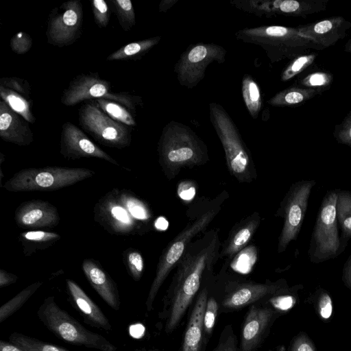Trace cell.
<instances>
[{"instance_id":"1","label":"cell","mask_w":351,"mask_h":351,"mask_svg":"<svg viewBox=\"0 0 351 351\" xmlns=\"http://www.w3.org/2000/svg\"><path fill=\"white\" fill-rule=\"evenodd\" d=\"M221 246L219 229H212L193 240L187 247L176 266L167 291L166 332H171L180 324L200 287L202 277L213 271L220 258Z\"/></svg>"},{"instance_id":"2","label":"cell","mask_w":351,"mask_h":351,"mask_svg":"<svg viewBox=\"0 0 351 351\" xmlns=\"http://www.w3.org/2000/svg\"><path fill=\"white\" fill-rule=\"evenodd\" d=\"M157 150L159 164L169 180L182 169L201 166L209 160L204 142L189 126L176 121L163 128Z\"/></svg>"},{"instance_id":"3","label":"cell","mask_w":351,"mask_h":351,"mask_svg":"<svg viewBox=\"0 0 351 351\" xmlns=\"http://www.w3.org/2000/svg\"><path fill=\"white\" fill-rule=\"evenodd\" d=\"M235 37L245 43L261 47L271 63L295 59L309 49L322 47L301 36L297 28L280 25H262L237 31Z\"/></svg>"},{"instance_id":"4","label":"cell","mask_w":351,"mask_h":351,"mask_svg":"<svg viewBox=\"0 0 351 351\" xmlns=\"http://www.w3.org/2000/svg\"><path fill=\"white\" fill-rule=\"evenodd\" d=\"M210 122L224 149L229 172L240 183H250L256 171L250 152L234 122L219 104H209Z\"/></svg>"},{"instance_id":"5","label":"cell","mask_w":351,"mask_h":351,"mask_svg":"<svg viewBox=\"0 0 351 351\" xmlns=\"http://www.w3.org/2000/svg\"><path fill=\"white\" fill-rule=\"evenodd\" d=\"M221 210V206L215 204L201 213L189 221L184 228L179 232L164 248L157 264L156 275L146 300V306L151 311L155 298L169 276L184 255L190 243L200 233L206 232L214 218Z\"/></svg>"},{"instance_id":"6","label":"cell","mask_w":351,"mask_h":351,"mask_svg":"<svg viewBox=\"0 0 351 351\" xmlns=\"http://www.w3.org/2000/svg\"><path fill=\"white\" fill-rule=\"evenodd\" d=\"M95 171L84 167H43L20 170L3 188L10 192L52 191L91 178Z\"/></svg>"},{"instance_id":"7","label":"cell","mask_w":351,"mask_h":351,"mask_svg":"<svg viewBox=\"0 0 351 351\" xmlns=\"http://www.w3.org/2000/svg\"><path fill=\"white\" fill-rule=\"evenodd\" d=\"M37 314L49 331L66 342L101 351L117 350V347L103 336L88 330L62 310L53 296L45 299Z\"/></svg>"},{"instance_id":"8","label":"cell","mask_w":351,"mask_h":351,"mask_svg":"<svg viewBox=\"0 0 351 351\" xmlns=\"http://www.w3.org/2000/svg\"><path fill=\"white\" fill-rule=\"evenodd\" d=\"M338 193L337 190L328 191L319 207L308 250L311 261L314 263L334 258L345 247L339 235L336 216Z\"/></svg>"},{"instance_id":"9","label":"cell","mask_w":351,"mask_h":351,"mask_svg":"<svg viewBox=\"0 0 351 351\" xmlns=\"http://www.w3.org/2000/svg\"><path fill=\"white\" fill-rule=\"evenodd\" d=\"M106 99L119 103L131 112L143 104L141 97L126 92H113L109 81L101 78L97 72L81 73L73 77L62 92L61 103L74 106L86 100Z\"/></svg>"},{"instance_id":"10","label":"cell","mask_w":351,"mask_h":351,"mask_svg":"<svg viewBox=\"0 0 351 351\" xmlns=\"http://www.w3.org/2000/svg\"><path fill=\"white\" fill-rule=\"evenodd\" d=\"M78 115L81 128L99 143L117 149L130 145V127L112 119L92 101L82 105Z\"/></svg>"},{"instance_id":"11","label":"cell","mask_w":351,"mask_h":351,"mask_svg":"<svg viewBox=\"0 0 351 351\" xmlns=\"http://www.w3.org/2000/svg\"><path fill=\"white\" fill-rule=\"evenodd\" d=\"M315 184L314 180H302L293 184L280 203L276 215L284 219V224L278 239V253L284 252L291 241L297 239Z\"/></svg>"},{"instance_id":"12","label":"cell","mask_w":351,"mask_h":351,"mask_svg":"<svg viewBox=\"0 0 351 351\" xmlns=\"http://www.w3.org/2000/svg\"><path fill=\"white\" fill-rule=\"evenodd\" d=\"M226 55L224 47L215 43L191 45L174 66L179 84L187 88L195 87L205 77L207 67L213 62L223 63Z\"/></svg>"},{"instance_id":"13","label":"cell","mask_w":351,"mask_h":351,"mask_svg":"<svg viewBox=\"0 0 351 351\" xmlns=\"http://www.w3.org/2000/svg\"><path fill=\"white\" fill-rule=\"evenodd\" d=\"M83 20V7L79 0H69L53 8L47 19V43L58 47L74 44L82 36Z\"/></svg>"},{"instance_id":"14","label":"cell","mask_w":351,"mask_h":351,"mask_svg":"<svg viewBox=\"0 0 351 351\" xmlns=\"http://www.w3.org/2000/svg\"><path fill=\"white\" fill-rule=\"evenodd\" d=\"M119 189L114 188L101 197L93 208V219L112 234L129 236L143 233L141 226L123 204Z\"/></svg>"},{"instance_id":"15","label":"cell","mask_w":351,"mask_h":351,"mask_svg":"<svg viewBox=\"0 0 351 351\" xmlns=\"http://www.w3.org/2000/svg\"><path fill=\"white\" fill-rule=\"evenodd\" d=\"M232 6L258 17L278 15L306 16L325 9L324 1L232 0Z\"/></svg>"},{"instance_id":"16","label":"cell","mask_w":351,"mask_h":351,"mask_svg":"<svg viewBox=\"0 0 351 351\" xmlns=\"http://www.w3.org/2000/svg\"><path fill=\"white\" fill-rule=\"evenodd\" d=\"M60 153L67 160L97 158L119 165L115 159L95 144L81 129L70 121L62 125Z\"/></svg>"},{"instance_id":"17","label":"cell","mask_w":351,"mask_h":351,"mask_svg":"<svg viewBox=\"0 0 351 351\" xmlns=\"http://www.w3.org/2000/svg\"><path fill=\"white\" fill-rule=\"evenodd\" d=\"M287 289V284L283 280L275 282L236 283L230 287L224 296L221 305L227 309H239L267 296L275 295Z\"/></svg>"},{"instance_id":"18","label":"cell","mask_w":351,"mask_h":351,"mask_svg":"<svg viewBox=\"0 0 351 351\" xmlns=\"http://www.w3.org/2000/svg\"><path fill=\"white\" fill-rule=\"evenodd\" d=\"M14 221L21 228L29 230L53 228L60 221L58 209L51 203L42 199H32L19 204L14 212Z\"/></svg>"},{"instance_id":"19","label":"cell","mask_w":351,"mask_h":351,"mask_svg":"<svg viewBox=\"0 0 351 351\" xmlns=\"http://www.w3.org/2000/svg\"><path fill=\"white\" fill-rule=\"evenodd\" d=\"M275 311L269 307L252 305L241 330L239 351H255L269 329Z\"/></svg>"},{"instance_id":"20","label":"cell","mask_w":351,"mask_h":351,"mask_svg":"<svg viewBox=\"0 0 351 351\" xmlns=\"http://www.w3.org/2000/svg\"><path fill=\"white\" fill-rule=\"evenodd\" d=\"M0 137L8 143L27 146L34 142V133L29 122L0 100Z\"/></svg>"},{"instance_id":"21","label":"cell","mask_w":351,"mask_h":351,"mask_svg":"<svg viewBox=\"0 0 351 351\" xmlns=\"http://www.w3.org/2000/svg\"><path fill=\"white\" fill-rule=\"evenodd\" d=\"M348 23L341 16L332 17L296 27L298 33L322 47L335 45L346 33Z\"/></svg>"},{"instance_id":"22","label":"cell","mask_w":351,"mask_h":351,"mask_svg":"<svg viewBox=\"0 0 351 351\" xmlns=\"http://www.w3.org/2000/svg\"><path fill=\"white\" fill-rule=\"evenodd\" d=\"M261 221V217L258 213L254 212L236 223L226 240L221 244L220 258H226L228 262L245 247L254 237Z\"/></svg>"},{"instance_id":"23","label":"cell","mask_w":351,"mask_h":351,"mask_svg":"<svg viewBox=\"0 0 351 351\" xmlns=\"http://www.w3.org/2000/svg\"><path fill=\"white\" fill-rule=\"evenodd\" d=\"M83 272L99 296L114 310L120 306L119 295L115 282L101 266L92 258H86L82 264Z\"/></svg>"},{"instance_id":"24","label":"cell","mask_w":351,"mask_h":351,"mask_svg":"<svg viewBox=\"0 0 351 351\" xmlns=\"http://www.w3.org/2000/svg\"><path fill=\"white\" fill-rule=\"evenodd\" d=\"M207 300L208 291L204 288L199 293L188 320L181 351H202L205 336L204 316Z\"/></svg>"},{"instance_id":"25","label":"cell","mask_w":351,"mask_h":351,"mask_svg":"<svg viewBox=\"0 0 351 351\" xmlns=\"http://www.w3.org/2000/svg\"><path fill=\"white\" fill-rule=\"evenodd\" d=\"M66 285L71 298L88 323L96 328L110 330L112 326L108 319L84 290L70 279L66 280Z\"/></svg>"},{"instance_id":"26","label":"cell","mask_w":351,"mask_h":351,"mask_svg":"<svg viewBox=\"0 0 351 351\" xmlns=\"http://www.w3.org/2000/svg\"><path fill=\"white\" fill-rule=\"evenodd\" d=\"M61 239V236L53 232L32 230L21 232L19 241L25 256H31L38 250H45Z\"/></svg>"},{"instance_id":"27","label":"cell","mask_w":351,"mask_h":351,"mask_svg":"<svg viewBox=\"0 0 351 351\" xmlns=\"http://www.w3.org/2000/svg\"><path fill=\"white\" fill-rule=\"evenodd\" d=\"M160 39V36H155L128 43L110 54L106 60L114 61L140 59L156 46Z\"/></svg>"},{"instance_id":"28","label":"cell","mask_w":351,"mask_h":351,"mask_svg":"<svg viewBox=\"0 0 351 351\" xmlns=\"http://www.w3.org/2000/svg\"><path fill=\"white\" fill-rule=\"evenodd\" d=\"M119 192L125 208L143 230L152 217L147 204L129 190L119 189Z\"/></svg>"},{"instance_id":"29","label":"cell","mask_w":351,"mask_h":351,"mask_svg":"<svg viewBox=\"0 0 351 351\" xmlns=\"http://www.w3.org/2000/svg\"><path fill=\"white\" fill-rule=\"evenodd\" d=\"M317 93L314 88L292 86L276 93L267 103L272 106H295L308 100Z\"/></svg>"},{"instance_id":"30","label":"cell","mask_w":351,"mask_h":351,"mask_svg":"<svg viewBox=\"0 0 351 351\" xmlns=\"http://www.w3.org/2000/svg\"><path fill=\"white\" fill-rule=\"evenodd\" d=\"M1 99L3 100L10 108L23 117L27 122L34 123L36 118L32 112L30 97L0 86Z\"/></svg>"},{"instance_id":"31","label":"cell","mask_w":351,"mask_h":351,"mask_svg":"<svg viewBox=\"0 0 351 351\" xmlns=\"http://www.w3.org/2000/svg\"><path fill=\"white\" fill-rule=\"evenodd\" d=\"M337 223L341 230V241L346 245V241L351 238V193L339 191L336 204Z\"/></svg>"},{"instance_id":"32","label":"cell","mask_w":351,"mask_h":351,"mask_svg":"<svg viewBox=\"0 0 351 351\" xmlns=\"http://www.w3.org/2000/svg\"><path fill=\"white\" fill-rule=\"evenodd\" d=\"M242 95L249 114L256 119L262 107L260 87L253 77L245 74L242 78Z\"/></svg>"},{"instance_id":"33","label":"cell","mask_w":351,"mask_h":351,"mask_svg":"<svg viewBox=\"0 0 351 351\" xmlns=\"http://www.w3.org/2000/svg\"><path fill=\"white\" fill-rule=\"evenodd\" d=\"M112 119L128 127L136 126V123L131 111L124 106L106 99L90 101Z\"/></svg>"},{"instance_id":"34","label":"cell","mask_w":351,"mask_h":351,"mask_svg":"<svg viewBox=\"0 0 351 351\" xmlns=\"http://www.w3.org/2000/svg\"><path fill=\"white\" fill-rule=\"evenodd\" d=\"M43 285L42 282L32 283L20 291L0 307V323L18 311Z\"/></svg>"},{"instance_id":"35","label":"cell","mask_w":351,"mask_h":351,"mask_svg":"<svg viewBox=\"0 0 351 351\" xmlns=\"http://www.w3.org/2000/svg\"><path fill=\"white\" fill-rule=\"evenodd\" d=\"M9 340L11 343L23 351H69L62 347L47 343L18 332L11 334Z\"/></svg>"},{"instance_id":"36","label":"cell","mask_w":351,"mask_h":351,"mask_svg":"<svg viewBox=\"0 0 351 351\" xmlns=\"http://www.w3.org/2000/svg\"><path fill=\"white\" fill-rule=\"evenodd\" d=\"M110 7L121 28L128 32L136 23V15L130 0H110Z\"/></svg>"},{"instance_id":"37","label":"cell","mask_w":351,"mask_h":351,"mask_svg":"<svg viewBox=\"0 0 351 351\" xmlns=\"http://www.w3.org/2000/svg\"><path fill=\"white\" fill-rule=\"evenodd\" d=\"M123 261L132 278L138 281L144 271V260L141 252L134 248H128L123 252Z\"/></svg>"},{"instance_id":"38","label":"cell","mask_w":351,"mask_h":351,"mask_svg":"<svg viewBox=\"0 0 351 351\" xmlns=\"http://www.w3.org/2000/svg\"><path fill=\"white\" fill-rule=\"evenodd\" d=\"M315 56L314 53L305 54L293 59L282 73L281 80L287 81L304 71L313 62Z\"/></svg>"},{"instance_id":"39","label":"cell","mask_w":351,"mask_h":351,"mask_svg":"<svg viewBox=\"0 0 351 351\" xmlns=\"http://www.w3.org/2000/svg\"><path fill=\"white\" fill-rule=\"evenodd\" d=\"M90 3L95 23L99 28L106 27L110 18L107 2L104 0H90Z\"/></svg>"},{"instance_id":"40","label":"cell","mask_w":351,"mask_h":351,"mask_svg":"<svg viewBox=\"0 0 351 351\" xmlns=\"http://www.w3.org/2000/svg\"><path fill=\"white\" fill-rule=\"evenodd\" d=\"M32 45V38L29 34L24 32L15 34L10 41L11 50L17 55L25 54L31 49Z\"/></svg>"},{"instance_id":"41","label":"cell","mask_w":351,"mask_h":351,"mask_svg":"<svg viewBox=\"0 0 351 351\" xmlns=\"http://www.w3.org/2000/svg\"><path fill=\"white\" fill-rule=\"evenodd\" d=\"M212 351H238L237 337L230 325L224 328L217 345Z\"/></svg>"},{"instance_id":"42","label":"cell","mask_w":351,"mask_h":351,"mask_svg":"<svg viewBox=\"0 0 351 351\" xmlns=\"http://www.w3.org/2000/svg\"><path fill=\"white\" fill-rule=\"evenodd\" d=\"M217 311L218 304L216 300L211 297L208 298L204 316L205 336L210 337L212 334L217 316Z\"/></svg>"},{"instance_id":"43","label":"cell","mask_w":351,"mask_h":351,"mask_svg":"<svg viewBox=\"0 0 351 351\" xmlns=\"http://www.w3.org/2000/svg\"><path fill=\"white\" fill-rule=\"evenodd\" d=\"M0 86L30 97L31 87L25 79L17 77H4L0 79Z\"/></svg>"},{"instance_id":"44","label":"cell","mask_w":351,"mask_h":351,"mask_svg":"<svg viewBox=\"0 0 351 351\" xmlns=\"http://www.w3.org/2000/svg\"><path fill=\"white\" fill-rule=\"evenodd\" d=\"M332 75L324 72L313 73L305 77L301 84L308 88L324 87L329 85L332 81Z\"/></svg>"},{"instance_id":"45","label":"cell","mask_w":351,"mask_h":351,"mask_svg":"<svg viewBox=\"0 0 351 351\" xmlns=\"http://www.w3.org/2000/svg\"><path fill=\"white\" fill-rule=\"evenodd\" d=\"M318 312L320 317L324 319L330 317L332 313V302L330 295L322 291L318 298Z\"/></svg>"},{"instance_id":"46","label":"cell","mask_w":351,"mask_h":351,"mask_svg":"<svg viewBox=\"0 0 351 351\" xmlns=\"http://www.w3.org/2000/svg\"><path fill=\"white\" fill-rule=\"evenodd\" d=\"M290 351H316L310 338L304 332L298 334L293 339Z\"/></svg>"},{"instance_id":"47","label":"cell","mask_w":351,"mask_h":351,"mask_svg":"<svg viewBox=\"0 0 351 351\" xmlns=\"http://www.w3.org/2000/svg\"><path fill=\"white\" fill-rule=\"evenodd\" d=\"M286 291L274 295L271 298L270 302L276 308L281 311H286L291 308L295 302V298L289 294H284Z\"/></svg>"},{"instance_id":"48","label":"cell","mask_w":351,"mask_h":351,"mask_svg":"<svg viewBox=\"0 0 351 351\" xmlns=\"http://www.w3.org/2000/svg\"><path fill=\"white\" fill-rule=\"evenodd\" d=\"M337 138L339 142L351 147V114L343 121L337 132Z\"/></svg>"},{"instance_id":"49","label":"cell","mask_w":351,"mask_h":351,"mask_svg":"<svg viewBox=\"0 0 351 351\" xmlns=\"http://www.w3.org/2000/svg\"><path fill=\"white\" fill-rule=\"evenodd\" d=\"M18 276L14 274L9 273L7 271L1 269H0V287L10 285L15 283L18 280Z\"/></svg>"},{"instance_id":"50","label":"cell","mask_w":351,"mask_h":351,"mask_svg":"<svg viewBox=\"0 0 351 351\" xmlns=\"http://www.w3.org/2000/svg\"><path fill=\"white\" fill-rule=\"evenodd\" d=\"M342 280L344 285L351 291V254L344 264Z\"/></svg>"},{"instance_id":"51","label":"cell","mask_w":351,"mask_h":351,"mask_svg":"<svg viewBox=\"0 0 351 351\" xmlns=\"http://www.w3.org/2000/svg\"><path fill=\"white\" fill-rule=\"evenodd\" d=\"M0 351H23L15 345L4 341H0Z\"/></svg>"},{"instance_id":"52","label":"cell","mask_w":351,"mask_h":351,"mask_svg":"<svg viewBox=\"0 0 351 351\" xmlns=\"http://www.w3.org/2000/svg\"><path fill=\"white\" fill-rule=\"evenodd\" d=\"M178 0H162L159 4V11L165 12Z\"/></svg>"},{"instance_id":"53","label":"cell","mask_w":351,"mask_h":351,"mask_svg":"<svg viewBox=\"0 0 351 351\" xmlns=\"http://www.w3.org/2000/svg\"><path fill=\"white\" fill-rule=\"evenodd\" d=\"M346 51L351 53V41H350V43H348V45L346 47Z\"/></svg>"},{"instance_id":"54","label":"cell","mask_w":351,"mask_h":351,"mask_svg":"<svg viewBox=\"0 0 351 351\" xmlns=\"http://www.w3.org/2000/svg\"><path fill=\"white\" fill-rule=\"evenodd\" d=\"M148 351H152V350H148Z\"/></svg>"}]
</instances>
